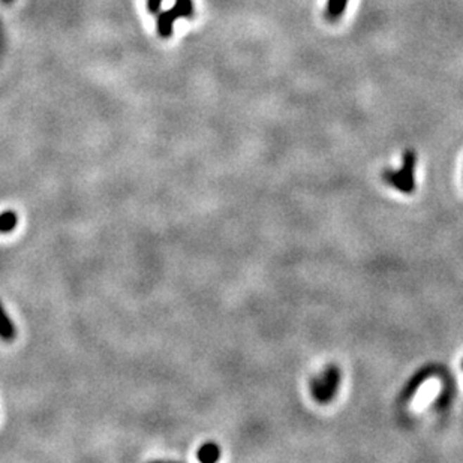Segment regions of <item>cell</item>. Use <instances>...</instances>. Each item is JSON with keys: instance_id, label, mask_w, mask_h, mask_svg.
<instances>
[{"instance_id": "1", "label": "cell", "mask_w": 463, "mask_h": 463, "mask_svg": "<svg viewBox=\"0 0 463 463\" xmlns=\"http://www.w3.org/2000/svg\"><path fill=\"white\" fill-rule=\"evenodd\" d=\"M415 167L417 153L414 150H407L402 156V167L399 170H386L384 180L395 189L403 194H412L415 191Z\"/></svg>"}, {"instance_id": "2", "label": "cell", "mask_w": 463, "mask_h": 463, "mask_svg": "<svg viewBox=\"0 0 463 463\" xmlns=\"http://www.w3.org/2000/svg\"><path fill=\"white\" fill-rule=\"evenodd\" d=\"M341 384V369L336 364H329L310 383V393L318 403L326 405L334 399Z\"/></svg>"}, {"instance_id": "3", "label": "cell", "mask_w": 463, "mask_h": 463, "mask_svg": "<svg viewBox=\"0 0 463 463\" xmlns=\"http://www.w3.org/2000/svg\"><path fill=\"white\" fill-rule=\"evenodd\" d=\"M194 15L192 0H176L175 6L165 11L158 17V33L160 38H170L172 34V26L177 18H191Z\"/></svg>"}, {"instance_id": "4", "label": "cell", "mask_w": 463, "mask_h": 463, "mask_svg": "<svg viewBox=\"0 0 463 463\" xmlns=\"http://www.w3.org/2000/svg\"><path fill=\"white\" fill-rule=\"evenodd\" d=\"M15 338V326L11 321L8 314L5 312V307L0 303V339L2 341H13Z\"/></svg>"}, {"instance_id": "5", "label": "cell", "mask_w": 463, "mask_h": 463, "mask_svg": "<svg viewBox=\"0 0 463 463\" xmlns=\"http://www.w3.org/2000/svg\"><path fill=\"white\" fill-rule=\"evenodd\" d=\"M196 457H198L204 463L216 462L219 457H221V448H219V445L215 444V443H207V444L200 447Z\"/></svg>"}, {"instance_id": "6", "label": "cell", "mask_w": 463, "mask_h": 463, "mask_svg": "<svg viewBox=\"0 0 463 463\" xmlns=\"http://www.w3.org/2000/svg\"><path fill=\"white\" fill-rule=\"evenodd\" d=\"M350 0H329L327 8H326V17L330 21H336L342 17V14L346 11Z\"/></svg>"}, {"instance_id": "7", "label": "cell", "mask_w": 463, "mask_h": 463, "mask_svg": "<svg viewBox=\"0 0 463 463\" xmlns=\"http://www.w3.org/2000/svg\"><path fill=\"white\" fill-rule=\"evenodd\" d=\"M18 224V216L14 210H5L4 213H0V233H11L14 231Z\"/></svg>"}, {"instance_id": "8", "label": "cell", "mask_w": 463, "mask_h": 463, "mask_svg": "<svg viewBox=\"0 0 463 463\" xmlns=\"http://www.w3.org/2000/svg\"><path fill=\"white\" fill-rule=\"evenodd\" d=\"M162 2H164V0H147V8H148V13H152V14H156Z\"/></svg>"}, {"instance_id": "9", "label": "cell", "mask_w": 463, "mask_h": 463, "mask_svg": "<svg viewBox=\"0 0 463 463\" xmlns=\"http://www.w3.org/2000/svg\"><path fill=\"white\" fill-rule=\"evenodd\" d=\"M2 2H5V4H11V2H13V0H2Z\"/></svg>"}, {"instance_id": "10", "label": "cell", "mask_w": 463, "mask_h": 463, "mask_svg": "<svg viewBox=\"0 0 463 463\" xmlns=\"http://www.w3.org/2000/svg\"><path fill=\"white\" fill-rule=\"evenodd\" d=\"M462 366H463V363H462Z\"/></svg>"}]
</instances>
